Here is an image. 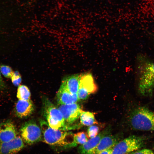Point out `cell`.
<instances>
[{
  "instance_id": "obj_1",
  "label": "cell",
  "mask_w": 154,
  "mask_h": 154,
  "mask_svg": "<svg viewBox=\"0 0 154 154\" xmlns=\"http://www.w3.org/2000/svg\"><path fill=\"white\" fill-rule=\"evenodd\" d=\"M40 125L42 138L46 143L52 146L68 148L76 146L74 134L67 131L52 128L45 121L41 120Z\"/></svg>"
},
{
  "instance_id": "obj_2",
  "label": "cell",
  "mask_w": 154,
  "mask_h": 154,
  "mask_svg": "<svg viewBox=\"0 0 154 154\" xmlns=\"http://www.w3.org/2000/svg\"><path fill=\"white\" fill-rule=\"evenodd\" d=\"M137 60L139 91L143 95L149 94L154 90V61L142 55Z\"/></svg>"
},
{
  "instance_id": "obj_3",
  "label": "cell",
  "mask_w": 154,
  "mask_h": 154,
  "mask_svg": "<svg viewBox=\"0 0 154 154\" xmlns=\"http://www.w3.org/2000/svg\"><path fill=\"white\" fill-rule=\"evenodd\" d=\"M129 122L131 127L135 130H154V112L145 107L137 108L131 112Z\"/></svg>"
},
{
  "instance_id": "obj_4",
  "label": "cell",
  "mask_w": 154,
  "mask_h": 154,
  "mask_svg": "<svg viewBox=\"0 0 154 154\" xmlns=\"http://www.w3.org/2000/svg\"><path fill=\"white\" fill-rule=\"evenodd\" d=\"M44 114L47 123L51 128L66 130L64 121L62 114L49 100L45 98L43 102Z\"/></svg>"
},
{
  "instance_id": "obj_5",
  "label": "cell",
  "mask_w": 154,
  "mask_h": 154,
  "mask_svg": "<svg viewBox=\"0 0 154 154\" xmlns=\"http://www.w3.org/2000/svg\"><path fill=\"white\" fill-rule=\"evenodd\" d=\"M145 137L131 135L120 141L113 148L112 154H129L139 150L143 145Z\"/></svg>"
},
{
  "instance_id": "obj_6",
  "label": "cell",
  "mask_w": 154,
  "mask_h": 154,
  "mask_svg": "<svg viewBox=\"0 0 154 154\" xmlns=\"http://www.w3.org/2000/svg\"><path fill=\"white\" fill-rule=\"evenodd\" d=\"M58 108L61 112L64 121L66 130L68 131L78 127L76 124L82 111L76 103L66 105H60Z\"/></svg>"
},
{
  "instance_id": "obj_7",
  "label": "cell",
  "mask_w": 154,
  "mask_h": 154,
  "mask_svg": "<svg viewBox=\"0 0 154 154\" xmlns=\"http://www.w3.org/2000/svg\"><path fill=\"white\" fill-rule=\"evenodd\" d=\"M20 131L21 138L23 141L29 145L36 143L42 138L41 128L33 121L25 123L22 126Z\"/></svg>"
},
{
  "instance_id": "obj_8",
  "label": "cell",
  "mask_w": 154,
  "mask_h": 154,
  "mask_svg": "<svg viewBox=\"0 0 154 154\" xmlns=\"http://www.w3.org/2000/svg\"><path fill=\"white\" fill-rule=\"evenodd\" d=\"M98 88L93 76L90 73L81 74L77 93L79 100H85L96 92Z\"/></svg>"
},
{
  "instance_id": "obj_9",
  "label": "cell",
  "mask_w": 154,
  "mask_h": 154,
  "mask_svg": "<svg viewBox=\"0 0 154 154\" xmlns=\"http://www.w3.org/2000/svg\"><path fill=\"white\" fill-rule=\"evenodd\" d=\"M110 128L109 127L106 128L95 137L90 138L86 143L80 145L78 147L79 153L81 154H93L101 139L110 133Z\"/></svg>"
},
{
  "instance_id": "obj_10",
  "label": "cell",
  "mask_w": 154,
  "mask_h": 154,
  "mask_svg": "<svg viewBox=\"0 0 154 154\" xmlns=\"http://www.w3.org/2000/svg\"><path fill=\"white\" fill-rule=\"evenodd\" d=\"M24 141L20 136L6 142H0V154H15L24 147Z\"/></svg>"
},
{
  "instance_id": "obj_11",
  "label": "cell",
  "mask_w": 154,
  "mask_h": 154,
  "mask_svg": "<svg viewBox=\"0 0 154 154\" xmlns=\"http://www.w3.org/2000/svg\"><path fill=\"white\" fill-rule=\"evenodd\" d=\"M17 134L16 127L10 120L0 123V142L10 141L17 136Z\"/></svg>"
},
{
  "instance_id": "obj_12",
  "label": "cell",
  "mask_w": 154,
  "mask_h": 154,
  "mask_svg": "<svg viewBox=\"0 0 154 154\" xmlns=\"http://www.w3.org/2000/svg\"><path fill=\"white\" fill-rule=\"evenodd\" d=\"M117 135L105 136L100 141L93 154H100L104 151L113 148L120 141Z\"/></svg>"
},
{
  "instance_id": "obj_13",
  "label": "cell",
  "mask_w": 154,
  "mask_h": 154,
  "mask_svg": "<svg viewBox=\"0 0 154 154\" xmlns=\"http://www.w3.org/2000/svg\"><path fill=\"white\" fill-rule=\"evenodd\" d=\"M58 104L66 105L76 103L79 100L77 94H72L60 85L56 94Z\"/></svg>"
},
{
  "instance_id": "obj_14",
  "label": "cell",
  "mask_w": 154,
  "mask_h": 154,
  "mask_svg": "<svg viewBox=\"0 0 154 154\" xmlns=\"http://www.w3.org/2000/svg\"><path fill=\"white\" fill-rule=\"evenodd\" d=\"M81 74L68 76L64 78L61 86L72 94H77Z\"/></svg>"
},
{
  "instance_id": "obj_15",
  "label": "cell",
  "mask_w": 154,
  "mask_h": 154,
  "mask_svg": "<svg viewBox=\"0 0 154 154\" xmlns=\"http://www.w3.org/2000/svg\"><path fill=\"white\" fill-rule=\"evenodd\" d=\"M34 110L31 101L19 100L15 107L16 114L19 117L23 118L30 116Z\"/></svg>"
},
{
  "instance_id": "obj_16",
  "label": "cell",
  "mask_w": 154,
  "mask_h": 154,
  "mask_svg": "<svg viewBox=\"0 0 154 154\" xmlns=\"http://www.w3.org/2000/svg\"><path fill=\"white\" fill-rule=\"evenodd\" d=\"M80 123L85 126H90L98 124L93 114L88 111H82L80 115Z\"/></svg>"
},
{
  "instance_id": "obj_17",
  "label": "cell",
  "mask_w": 154,
  "mask_h": 154,
  "mask_svg": "<svg viewBox=\"0 0 154 154\" xmlns=\"http://www.w3.org/2000/svg\"><path fill=\"white\" fill-rule=\"evenodd\" d=\"M17 96L19 100L29 101L30 100L31 93L26 86L19 85L17 88Z\"/></svg>"
},
{
  "instance_id": "obj_18",
  "label": "cell",
  "mask_w": 154,
  "mask_h": 154,
  "mask_svg": "<svg viewBox=\"0 0 154 154\" xmlns=\"http://www.w3.org/2000/svg\"><path fill=\"white\" fill-rule=\"evenodd\" d=\"M88 135L84 132H80L74 134V138L76 144L82 145L88 140Z\"/></svg>"
},
{
  "instance_id": "obj_19",
  "label": "cell",
  "mask_w": 154,
  "mask_h": 154,
  "mask_svg": "<svg viewBox=\"0 0 154 154\" xmlns=\"http://www.w3.org/2000/svg\"><path fill=\"white\" fill-rule=\"evenodd\" d=\"M0 71L3 75L7 78H11L14 72L10 67L5 65L0 66Z\"/></svg>"
},
{
  "instance_id": "obj_20",
  "label": "cell",
  "mask_w": 154,
  "mask_h": 154,
  "mask_svg": "<svg viewBox=\"0 0 154 154\" xmlns=\"http://www.w3.org/2000/svg\"><path fill=\"white\" fill-rule=\"evenodd\" d=\"M99 127L97 125H92L89 126L87 131V135L90 138L95 137L99 133Z\"/></svg>"
},
{
  "instance_id": "obj_21",
  "label": "cell",
  "mask_w": 154,
  "mask_h": 154,
  "mask_svg": "<svg viewBox=\"0 0 154 154\" xmlns=\"http://www.w3.org/2000/svg\"><path fill=\"white\" fill-rule=\"evenodd\" d=\"M11 81L15 86H19L21 82V76L18 71L14 72L11 77Z\"/></svg>"
},
{
  "instance_id": "obj_22",
  "label": "cell",
  "mask_w": 154,
  "mask_h": 154,
  "mask_svg": "<svg viewBox=\"0 0 154 154\" xmlns=\"http://www.w3.org/2000/svg\"><path fill=\"white\" fill-rule=\"evenodd\" d=\"M130 154H154L153 152L151 149H143L133 151Z\"/></svg>"
},
{
  "instance_id": "obj_23",
  "label": "cell",
  "mask_w": 154,
  "mask_h": 154,
  "mask_svg": "<svg viewBox=\"0 0 154 154\" xmlns=\"http://www.w3.org/2000/svg\"><path fill=\"white\" fill-rule=\"evenodd\" d=\"M5 87V84L2 78L0 71V90L3 89Z\"/></svg>"
},
{
  "instance_id": "obj_24",
  "label": "cell",
  "mask_w": 154,
  "mask_h": 154,
  "mask_svg": "<svg viewBox=\"0 0 154 154\" xmlns=\"http://www.w3.org/2000/svg\"><path fill=\"white\" fill-rule=\"evenodd\" d=\"M113 148L104 151L100 154H112Z\"/></svg>"
}]
</instances>
